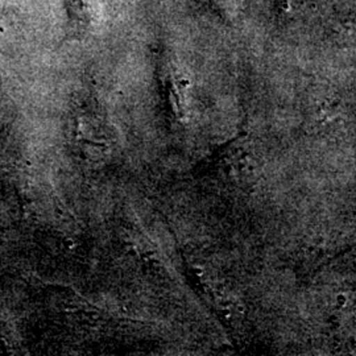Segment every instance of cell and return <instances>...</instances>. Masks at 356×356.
I'll list each match as a JSON object with an SVG mask.
<instances>
[{
	"label": "cell",
	"mask_w": 356,
	"mask_h": 356,
	"mask_svg": "<svg viewBox=\"0 0 356 356\" xmlns=\"http://www.w3.org/2000/svg\"><path fill=\"white\" fill-rule=\"evenodd\" d=\"M185 81L175 67H170L168 76V89H169V99L173 104L176 114L182 118L186 111V90Z\"/></svg>",
	"instance_id": "cell-3"
},
{
	"label": "cell",
	"mask_w": 356,
	"mask_h": 356,
	"mask_svg": "<svg viewBox=\"0 0 356 356\" xmlns=\"http://www.w3.org/2000/svg\"><path fill=\"white\" fill-rule=\"evenodd\" d=\"M74 145L79 159L89 165H102L111 154L110 136L92 116H81L74 128Z\"/></svg>",
	"instance_id": "cell-1"
},
{
	"label": "cell",
	"mask_w": 356,
	"mask_h": 356,
	"mask_svg": "<svg viewBox=\"0 0 356 356\" xmlns=\"http://www.w3.org/2000/svg\"><path fill=\"white\" fill-rule=\"evenodd\" d=\"M72 16L79 26L91 28L97 26L101 19L99 0H67Z\"/></svg>",
	"instance_id": "cell-2"
}]
</instances>
